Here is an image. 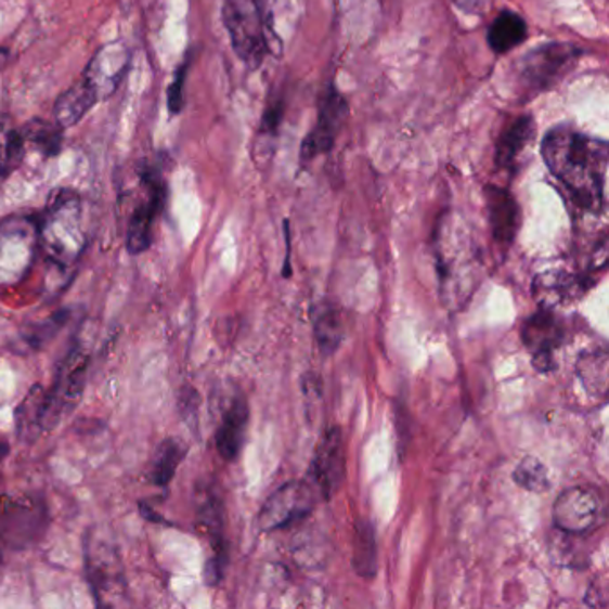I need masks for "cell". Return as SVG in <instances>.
I'll use <instances>...</instances> for the list:
<instances>
[{
    "instance_id": "1",
    "label": "cell",
    "mask_w": 609,
    "mask_h": 609,
    "mask_svg": "<svg viewBox=\"0 0 609 609\" xmlns=\"http://www.w3.org/2000/svg\"><path fill=\"white\" fill-rule=\"evenodd\" d=\"M542 158L570 200L588 213L606 204L608 143L572 128H554L542 140Z\"/></svg>"
},
{
    "instance_id": "2",
    "label": "cell",
    "mask_w": 609,
    "mask_h": 609,
    "mask_svg": "<svg viewBox=\"0 0 609 609\" xmlns=\"http://www.w3.org/2000/svg\"><path fill=\"white\" fill-rule=\"evenodd\" d=\"M438 285L443 304L462 310L481 283V258L472 238L454 225L440 222L435 239Z\"/></svg>"
},
{
    "instance_id": "3",
    "label": "cell",
    "mask_w": 609,
    "mask_h": 609,
    "mask_svg": "<svg viewBox=\"0 0 609 609\" xmlns=\"http://www.w3.org/2000/svg\"><path fill=\"white\" fill-rule=\"evenodd\" d=\"M82 198L72 190H57L38 220V249L51 263L68 270L87 249Z\"/></svg>"
},
{
    "instance_id": "4",
    "label": "cell",
    "mask_w": 609,
    "mask_h": 609,
    "mask_svg": "<svg viewBox=\"0 0 609 609\" xmlns=\"http://www.w3.org/2000/svg\"><path fill=\"white\" fill-rule=\"evenodd\" d=\"M222 21L236 56L249 68H258L274 47L267 0H222Z\"/></svg>"
},
{
    "instance_id": "5",
    "label": "cell",
    "mask_w": 609,
    "mask_h": 609,
    "mask_svg": "<svg viewBox=\"0 0 609 609\" xmlns=\"http://www.w3.org/2000/svg\"><path fill=\"white\" fill-rule=\"evenodd\" d=\"M87 578L99 606L117 608L128 605V583L117 545L102 529H92L85 540Z\"/></svg>"
},
{
    "instance_id": "6",
    "label": "cell",
    "mask_w": 609,
    "mask_h": 609,
    "mask_svg": "<svg viewBox=\"0 0 609 609\" xmlns=\"http://www.w3.org/2000/svg\"><path fill=\"white\" fill-rule=\"evenodd\" d=\"M581 54L572 43H545L528 52L518 65V88L531 96L547 92L574 70Z\"/></svg>"
},
{
    "instance_id": "7",
    "label": "cell",
    "mask_w": 609,
    "mask_h": 609,
    "mask_svg": "<svg viewBox=\"0 0 609 609\" xmlns=\"http://www.w3.org/2000/svg\"><path fill=\"white\" fill-rule=\"evenodd\" d=\"M38 250V219L13 215L0 222V286L24 280Z\"/></svg>"
},
{
    "instance_id": "8",
    "label": "cell",
    "mask_w": 609,
    "mask_h": 609,
    "mask_svg": "<svg viewBox=\"0 0 609 609\" xmlns=\"http://www.w3.org/2000/svg\"><path fill=\"white\" fill-rule=\"evenodd\" d=\"M88 352L81 346H74L57 371L56 381L46 390L43 401V429L51 431L81 401L87 386Z\"/></svg>"
},
{
    "instance_id": "9",
    "label": "cell",
    "mask_w": 609,
    "mask_h": 609,
    "mask_svg": "<svg viewBox=\"0 0 609 609\" xmlns=\"http://www.w3.org/2000/svg\"><path fill=\"white\" fill-rule=\"evenodd\" d=\"M347 117H349V104L346 96L338 92L335 85H329L321 96L315 128L308 132V137L300 145V163H310L322 154L331 153Z\"/></svg>"
},
{
    "instance_id": "10",
    "label": "cell",
    "mask_w": 609,
    "mask_h": 609,
    "mask_svg": "<svg viewBox=\"0 0 609 609\" xmlns=\"http://www.w3.org/2000/svg\"><path fill=\"white\" fill-rule=\"evenodd\" d=\"M315 506V493L306 481H289L275 490L259 511V528L277 531L304 520Z\"/></svg>"
},
{
    "instance_id": "11",
    "label": "cell",
    "mask_w": 609,
    "mask_h": 609,
    "mask_svg": "<svg viewBox=\"0 0 609 609\" xmlns=\"http://www.w3.org/2000/svg\"><path fill=\"white\" fill-rule=\"evenodd\" d=\"M602 501L594 490L583 487L567 488L559 493L553 508L556 528L567 534L594 531L602 518Z\"/></svg>"
},
{
    "instance_id": "12",
    "label": "cell",
    "mask_w": 609,
    "mask_h": 609,
    "mask_svg": "<svg viewBox=\"0 0 609 609\" xmlns=\"http://www.w3.org/2000/svg\"><path fill=\"white\" fill-rule=\"evenodd\" d=\"M142 186V200L129 215L126 244L131 255H142L153 244L154 224L165 203V184L158 173L143 172Z\"/></svg>"
},
{
    "instance_id": "13",
    "label": "cell",
    "mask_w": 609,
    "mask_h": 609,
    "mask_svg": "<svg viewBox=\"0 0 609 609\" xmlns=\"http://www.w3.org/2000/svg\"><path fill=\"white\" fill-rule=\"evenodd\" d=\"M131 65V52L120 41H113L96 51L82 74V81L92 88L99 101L117 92Z\"/></svg>"
},
{
    "instance_id": "14",
    "label": "cell",
    "mask_w": 609,
    "mask_h": 609,
    "mask_svg": "<svg viewBox=\"0 0 609 609\" xmlns=\"http://www.w3.org/2000/svg\"><path fill=\"white\" fill-rule=\"evenodd\" d=\"M198 523L209 536V542L213 545V558L209 559L204 570V578L208 584L219 583L224 575L225 565H228V544L224 536V504L219 493L215 490H204L198 493Z\"/></svg>"
},
{
    "instance_id": "15",
    "label": "cell",
    "mask_w": 609,
    "mask_h": 609,
    "mask_svg": "<svg viewBox=\"0 0 609 609\" xmlns=\"http://www.w3.org/2000/svg\"><path fill=\"white\" fill-rule=\"evenodd\" d=\"M311 478L321 490L322 497L331 498L346 478V449L338 427H329L316 445L311 463Z\"/></svg>"
},
{
    "instance_id": "16",
    "label": "cell",
    "mask_w": 609,
    "mask_h": 609,
    "mask_svg": "<svg viewBox=\"0 0 609 609\" xmlns=\"http://www.w3.org/2000/svg\"><path fill=\"white\" fill-rule=\"evenodd\" d=\"M563 340V327L554 316L553 310L540 308L533 316L522 324V341L533 352V365L536 371H553L554 351Z\"/></svg>"
},
{
    "instance_id": "17",
    "label": "cell",
    "mask_w": 609,
    "mask_h": 609,
    "mask_svg": "<svg viewBox=\"0 0 609 609\" xmlns=\"http://www.w3.org/2000/svg\"><path fill=\"white\" fill-rule=\"evenodd\" d=\"M46 523V509L33 498L5 497L0 501V531L13 545L29 544L41 533Z\"/></svg>"
},
{
    "instance_id": "18",
    "label": "cell",
    "mask_w": 609,
    "mask_h": 609,
    "mask_svg": "<svg viewBox=\"0 0 609 609\" xmlns=\"http://www.w3.org/2000/svg\"><path fill=\"white\" fill-rule=\"evenodd\" d=\"M484 198H487L488 220L492 228L493 239L495 244L508 249L517 238L522 220L517 200L509 190L493 184H488L484 189Z\"/></svg>"
},
{
    "instance_id": "19",
    "label": "cell",
    "mask_w": 609,
    "mask_h": 609,
    "mask_svg": "<svg viewBox=\"0 0 609 609\" xmlns=\"http://www.w3.org/2000/svg\"><path fill=\"white\" fill-rule=\"evenodd\" d=\"M592 283H594L592 277L588 280L561 270H548L545 274L534 277V300L539 302L540 308L553 310L556 306L567 304L570 300L581 297Z\"/></svg>"
},
{
    "instance_id": "20",
    "label": "cell",
    "mask_w": 609,
    "mask_h": 609,
    "mask_svg": "<svg viewBox=\"0 0 609 609\" xmlns=\"http://www.w3.org/2000/svg\"><path fill=\"white\" fill-rule=\"evenodd\" d=\"M249 415V404L245 401V397L234 396L233 401L229 402L228 410L222 415V422L215 435V445L225 462H234L244 449Z\"/></svg>"
},
{
    "instance_id": "21",
    "label": "cell",
    "mask_w": 609,
    "mask_h": 609,
    "mask_svg": "<svg viewBox=\"0 0 609 609\" xmlns=\"http://www.w3.org/2000/svg\"><path fill=\"white\" fill-rule=\"evenodd\" d=\"M534 137V120L529 115H522L509 124L498 137L495 145V167L504 172H515L523 151Z\"/></svg>"
},
{
    "instance_id": "22",
    "label": "cell",
    "mask_w": 609,
    "mask_h": 609,
    "mask_svg": "<svg viewBox=\"0 0 609 609\" xmlns=\"http://www.w3.org/2000/svg\"><path fill=\"white\" fill-rule=\"evenodd\" d=\"M487 40L495 54H506L528 40V24L515 11H501L488 27Z\"/></svg>"
},
{
    "instance_id": "23",
    "label": "cell",
    "mask_w": 609,
    "mask_h": 609,
    "mask_svg": "<svg viewBox=\"0 0 609 609\" xmlns=\"http://www.w3.org/2000/svg\"><path fill=\"white\" fill-rule=\"evenodd\" d=\"M96 102L99 99L92 88L79 79L57 99L56 106H54V120L62 129L72 128L82 120V117L95 106Z\"/></svg>"
},
{
    "instance_id": "24",
    "label": "cell",
    "mask_w": 609,
    "mask_h": 609,
    "mask_svg": "<svg viewBox=\"0 0 609 609\" xmlns=\"http://www.w3.org/2000/svg\"><path fill=\"white\" fill-rule=\"evenodd\" d=\"M609 358L605 349L586 351L579 355L575 363V374L579 381L583 383L584 390L592 397L605 399L608 396L609 385Z\"/></svg>"
},
{
    "instance_id": "25",
    "label": "cell",
    "mask_w": 609,
    "mask_h": 609,
    "mask_svg": "<svg viewBox=\"0 0 609 609\" xmlns=\"http://www.w3.org/2000/svg\"><path fill=\"white\" fill-rule=\"evenodd\" d=\"M26 151L22 128H16L8 115H0V179L10 178L21 167Z\"/></svg>"
},
{
    "instance_id": "26",
    "label": "cell",
    "mask_w": 609,
    "mask_h": 609,
    "mask_svg": "<svg viewBox=\"0 0 609 609\" xmlns=\"http://www.w3.org/2000/svg\"><path fill=\"white\" fill-rule=\"evenodd\" d=\"M43 401H46V390L40 385H36L21 406L16 407V432L24 442H31L40 437L43 429Z\"/></svg>"
},
{
    "instance_id": "27",
    "label": "cell",
    "mask_w": 609,
    "mask_h": 609,
    "mask_svg": "<svg viewBox=\"0 0 609 609\" xmlns=\"http://www.w3.org/2000/svg\"><path fill=\"white\" fill-rule=\"evenodd\" d=\"M352 567L358 575L365 579L374 578L377 572L376 531L372 528V523L365 520L355 523Z\"/></svg>"
},
{
    "instance_id": "28",
    "label": "cell",
    "mask_w": 609,
    "mask_h": 609,
    "mask_svg": "<svg viewBox=\"0 0 609 609\" xmlns=\"http://www.w3.org/2000/svg\"><path fill=\"white\" fill-rule=\"evenodd\" d=\"M346 335V325L341 321L340 311L335 306L324 304L315 315L316 344L322 354L331 355L341 346Z\"/></svg>"
},
{
    "instance_id": "29",
    "label": "cell",
    "mask_w": 609,
    "mask_h": 609,
    "mask_svg": "<svg viewBox=\"0 0 609 609\" xmlns=\"http://www.w3.org/2000/svg\"><path fill=\"white\" fill-rule=\"evenodd\" d=\"M184 456H186V445L183 442H179L176 438L163 440L151 468V481L158 487H167L178 472Z\"/></svg>"
},
{
    "instance_id": "30",
    "label": "cell",
    "mask_w": 609,
    "mask_h": 609,
    "mask_svg": "<svg viewBox=\"0 0 609 609\" xmlns=\"http://www.w3.org/2000/svg\"><path fill=\"white\" fill-rule=\"evenodd\" d=\"M72 315H74V311L62 310L49 316L47 321L29 324L22 329L18 340H21L29 351H38V349L46 346L47 341H51L52 338L68 324Z\"/></svg>"
},
{
    "instance_id": "31",
    "label": "cell",
    "mask_w": 609,
    "mask_h": 609,
    "mask_svg": "<svg viewBox=\"0 0 609 609\" xmlns=\"http://www.w3.org/2000/svg\"><path fill=\"white\" fill-rule=\"evenodd\" d=\"M26 148L33 147L46 156H56L62 148V128L43 120H33L22 128Z\"/></svg>"
},
{
    "instance_id": "32",
    "label": "cell",
    "mask_w": 609,
    "mask_h": 609,
    "mask_svg": "<svg viewBox=\"0 0 609 609\" xmlns=\"http://www.w3.org/2000/svg\"><path fill=\"white\" fill-rule=\"evenodd\" d=\"M514 481L518 487L533 493H545L550 488L547 467L534 456H526L520 459L515 468Z\"/></svg>"
},
{
    "instance_id": "33",
    "label": "cell",
    "mask_w": 609,
    "mask_h": 609,
    "mask_svg": "<svg viewBox=\"0 0 609 609\" xmlns=\"http://www.w3.org/2000/svg\"><path fill=\"white\" fill-rule=\"evenodd\" d=\"M184 77H186V66H181L178 72V79L172 82L170 92H168V106H170L172 113H179L183 107Z\"/></svg>"
},
{
    "instance_id": "34",
    "label": "cell",
    "mask_w": 609,
    "mask_h": 609,
    "mask_svg": "<svg viewBox=\"0 0 609 609\" xmlns=\"http://www.w3.org/2000/svg\"><path fill=\"white\" fill-rule=\"evenodd\" d=\"M281 120H283V101H277L274 104H270L269 109L264 112L263 132L277 134Z\"/></svg>"
},
{
    "instance_id": "35",
    "label": "cell",
    "mask_w": 609,
    "mask_h": 609,
    "mask_svg": "<svg viewBox=\"0 0 609 609\" xmlns=\"http://www.w3.org/2000/svg\"><path fill=\"white\" fill-rule=\"evenodd\" d=\"M456 5H459L463 11H468V13H479V11L484 10L488 0H454Z\"/></svg>"
},
{
    "instance_id": "36",
    "label": "cell",
    "mask_w": 609,
    "mask_h": 609,
    "mask_svg": "<svg viewBox=\"0 0 609 609\" xmlns=\"http://www.w3.org/2000/svg\"><path fill=\"white\" fill-rule=\"evenodd\" d=\"M8 57H10L8 51H5V49H0V70H2V68H4L5 66V63H8Z\"/></svg>"
},
{
    "instance_id": "37",
    "label": "cell",
    "mask_w": 609,
    "mask_h": 609,
    "mask_svg": "<svg viewBox=\"0 0 609 609\" xmlns=\"http://www.w3.org/2000/svg\"><path fill=\"white\" fill-rule=\"evenodd\" d=\"M8 452H10V448H8V443H0V462L8 456Z\"/></svg>"
}]
</instances>
